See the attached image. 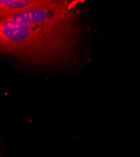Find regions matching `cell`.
Returning <instances> with one entry per match:
<instances>
[{"instance_id": "2", "label": "cell", "mask_w": 140, "mask_h": 157, "mask_svg": "<svg viewBox=\"0 0 140 157\" xmlns=\"http://www.w3.org/2000/svg\"><path fill=\"white\" fill-rule=\"evenodd\" d=\"M45 0H1L0 18L3 19L13 14L39 6Z\"/></svg>"}, {"instance_id": "1", "label": "cell", "mask_w": 140, "mask_h": 157, "mask_svg": "<svg viewBox=\"0 0 140 157\" xmlns=\"http://www.w3.org/2000/svg\"><path fill=\"white\" fill-rule=\"evenodd\" d=\"M80 1L45 0L0 21V50L35 67L63 69L77 64L82 32Z\"/></svg>"}]
</instances>
